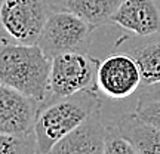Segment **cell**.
Masks as SVG:
<instances>
[{"label":"cell","mask_w":160,"mask_h":154,"mask_svg":"<svg viewBox=\"0 0 160 154\" xmlns=\"http://www.w3.org/2000/svg\"><path fill=\"white\" fill-rule=\"evenodd\" d=\"M98 89H85L68 97L51 98L39 107L33 126L37 153H51L53 145L67 133L88 119L93 111L101 110Z\"/></svg>","instance_id":"cell-1"},{"label":"cell","mask_w":160,"mask_h":154,"mask_svg":"<svg viewBox=\"0 0 160 154\" xmlns=\"http://www.w3.org/2000/svg\"><path fill=\"white\" fill-rule=\"evenodd\" d=\"M51 58L37 43H0V83L37 102L46 101Z\"/></svg>","instance_id":"cell-2"},{"label":"cell","mask_w":160,"mask_h":154,"mask_svg":"<svg viewBox=\"0 0 160 154\" xmlns=\"http://www.w3.org/2000/svg\"><path fill=\"white\" fill-rule=\"evenodd\" d=\"M93 27L67 9H52L37 45L49 58L65 52H88Z\"/></svg>","instance_id":"cell-3"},{"label":"cell","mask_w":160,"mask_h":154,"mask_svg":"<svg viewBox=\"0 0 160 154\" xmlns=\"http://www.w3.org/2000/svg\"><path fill=\"white\" fill-rule=\"evenodd\" d=\"M99 59L88 52H65L51 58L48 93L51 98L68 97L85 89H97Z\"/></svg>","instance_id":"cell-4"},{"label":"cell","mask_w":160,"mask_h":154,"mask_svg":"<svg viewBox=\"0 0 160 154\" xmlns=\"http://www.w3.org/2000/svg\"><path fill=\"white\" fill-rule=\"evenodd\" d=\"M51 11L48 0H0V24L17 42L36 45Z\"/></svg>","instance_id":"cell-5"},{"label":"cell","mask_w":160,"mask_h":154,"mask_svg":"<svg viewBox=\"0 0 160 154\" xmlns=\"http://www.w3.org/2000/svg\"><path fill=\"white\" fill-rule=\"evenodd\" d=\"M139 86L141 71L131 55L116 51L99 61L97 71V89L105 97L123 99L133 95Z\"/></svg>","instance_id":"cell-6"},{"label":"cell","mask_w":160,"mask_h":154,"mask_svg":"<svg viewBox=\"0 0 160 154\" xmlns=\"http://www.w3.org/2000/svg\"><path fill=\"white\" fill-rule=\"evenodd\" d=\"M37 101L0 83V132L28 138L37 114Z\"/></svg>","instance_id":"cell-7"},{"label":"cell","mask_w":160,"mask_h":154,"mask_svg":"<svg viewBox=\"0 0 160 154\" xmlns=\"http://www.w3.org/2000/svg\"><path fill=\"white\" fill-rule=\"evenodd\" d=\"M114 49L131 55L141 71V86L160 83V31L148 36H122Z\"/></svg>","instance_id":"cell-8"},{"label":"cell","mask_w":160,"mask_h":154,"mask_svg":"<svg viewBox=\"0 0 160 154\" xmlns=\"http://www.w3.org/2000/svg\"><path fill=\"white\" fill-rule=\"evenodd\" d=\"M105 126L101 122V110L93 111L88 119L58 141L52 154H104Z\"/></svg>","instance_id":"cell-9"},{"label":"cell","mask_w":160,"mask_h":154,"mask_svg":"<svg viewBox=\"0 0 160 154\" xmlns=\"http://www.w3.org/2000/svg\"><path fill=\"white\" fill-rule=\"evenodd\" d=\"M111 22L135 36L160 31V0H125L111 18Z\"/></svg>","instance_id":"cell-10"},{"label":"cell","mask_w":160,"mask_h":154,"mask_svg":"<svg viewBox=\"0 0 160 154\" xmlns=\"http://www.w3.org/2000/svg\"><path fill=\"white\" fill-rule=\"evenodd\" d=\"M116 127L133 145L137 154H160V127L142 120L135 113L123 114Z\"/></svg>","instance_id":"cell-11"},{"label":"cell","mask_w":160,"mask_h":154,"mask_svg":"<svg viewBox=\"0 0 160 154\" xmlns=\"http://www.w3.org/2000/svg\"><path fill=\"white\" fill-rule=\"evenodd\" d=\"M125 0H64L59 9L73 12L93 28L111 22V18Z\"/></svg>","instance_id":"cell-12"},{"label":"cell","mask_w":160,"mask_h":154,"mask_svg":"<svg viewBox=\"0 0 160 154\" xmlns=\"http://www.w3.org/2000/svg\"><path fill=\"white\" fill-rule=\"evenodd\" d=\"M135 114L151 125L160 127V92L142 93L137 102Z\"/></svg>","instance_id":"cell-13"},{"label":"cell","mask_w":160,"mask_h":154,"mask_svg":"<svg viewBox=\"0 0 160 154\" xmlns=\"http://www.w3.org/2000/svg\"><path fill=\"white\" fill-rule=\"evenodd\" d=\"M104 154H137V151L117 127H105Z\"/></svg>","instance_id":"cell-14"},{"label":"cell","mask_w":160,"mask_h":154,"mask_svg":"<svg viewBox=\"0 0 160 154\" xmlns=\"http://www.w3.org/2000/svg\"><path fill=\"white\" fill-rule=\"evenodd\" d=\"M28 138L8 133V132H0V154H17V153H27L33 151L28 145ZM36 151V150H34Z\"/></svg>","instance_id":"cell-15"},{"label":"cell","mask_w":160,"mask_h":154,"mask_svg":"<svg viewBox=\"0 0 160 154\" xmlns=\"http://www.w3.org/2000/svg\"><path fill=\"white\" fill-rule=\"evenodd\" d=\"M48 2H49V5H51L52 9H53V6H57V5H58V9H59V7H61V3H62L64 0H48Z\"/></svg>","instance_id":"cell-16"}]
</instances>
